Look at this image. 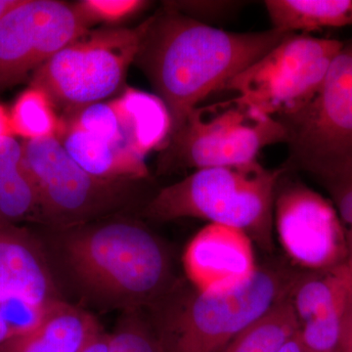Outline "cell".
Returning a JSON list of instances; mask_svg holds the SVG:
<instances>
[{"label":"cell","instance_id":"obj_5","mask_svg":"<svg viewBox=\"0 0 352 352\" xmlns=\"http://www.w3.org/2000/svg\"><path fill=\"white\" fill-rule=\"evenodd\" d=\"M286 127L243 97L197 107L161 150L159 170H204L256 161L267 146L287 143Z\"/></svg>","mask_w":352,"mask_h":352},{"label":"cell","instance_id":"obj_13","mask_svg":"<svg viewBox=\"0 0 352 352\" xmlns=\"http://www.w3.org/2000/svg\"><path fill=\"white\" fill-rule=\"evenodd\" d=\"M24 298L41 310L62 300L38 241L15 224L0 223V298Z\"/></svg>","mask_w":352,"mask_h":352},{"label":"cell","instance_id":"obj_10","mask_svg":"<svg viewBox=\"0 0 352 352\" xmlns=\"http://www.w3.org/2000/svg\"><path fill=\"white\" fill-rule=\"evenodd\" d=\"M274 226L284 251L302 270H328L346 264V233L332 201L289 179L287 170L277 184Z\"/></svg>","mask_w":352,"mask_h":352},{"label":"cell","instance_id":"obj_30","mask_svg":"<svg viewBox=\"0 0 352 352\" xmlns=\"http://www.w3.org/2000/svg\"><path fill=\"white\" fill-rule=\"evenodd\" d=\"M298 332L286 340L276 352H308L298 337Z\"/></svg>","mask_w":352,"mask_h":352},{"label":"cell","instance_id":"obj_12","mask_svg":"<svg viewBox=\"0 0 352 352\" xmlns=\"http://www.w3.org/2000/svg\"><path fill=\"white\" fill-rule=\"evenodd\" d=\"M183 266L198 292L233 288L258 268L251 238L239 229L215 223L208 224L192 238L183 254Z\"/></svg>","mask_w":352,"mask_h":352},{"label":"cell","instance_id":"obj_24","mask_svg":"<svg viewBox=\"0 0 352 352\" xmlns=\"http://www.w3.org/2000/svg\"><path fill=\"white\" fill-rule=\"evenodd\" d=\"M321 184L330 194L331 201L344 226L347 244L346 266L352 274V168Z\"/></svg>","mask_w":352,"mask_h":352},{"label":"cell","instance_id":"obj_28","mask_svg":"<svg viewBox=\"0 0 352 352\" xmlns=\"http://www.w3.org/2000/svg\"><path fill=\"white\" fill-rule=\"evenodd\" d=\"M82 352H109V335L99 331L90 340Z\"/></svg>","mask_w":352,"mask_h":352},{"label":"cell","instance_id":"obj_6","mask_svg":"<svg viewBox=\"0 0 352 352\" xmlns=\"http://www.w3.org/2000/svg\"><path fill=\"white\" fill-rule=\"evenodd\" d=\"M282 124L288 131L287 170L323 183L352 168V38L344 41L320 89Z\"/></svg>","mask_w":352,"mask_h":352},{"label":"cell","instance_id":"obj_23","mask_svg":"<svg viewBox=\"0 0 352 352\" xmlns=\"http://www.w3.org/2000/svg\"><path fill=\"white\" fill-rule=\"evenodd\" d=\"M142 0H82L75 4L76 10L88 25L96 23H117L142 10Z\"/></svg>","mask_w":352,"mask_h":352},{"label":"cell","instance_id":"obj_7","mask_svg":"<svg viewBox=\"0 0 352 352\" xmlns=\"http://www.w3.org/2000/svg\"><path fill=\"white\" fill-rule=\"evenodd\" d=\"M145 29L146 21L134 29L89 30L36 69L31 87L43 90L66 113L101 102L124 82Z\"/></svg>","mask_w":352,"mask_h":352},{"label":"cell","instance_id":"obj_22","mask_svg":"<svg viewBox=\"0 0 352 352\" xmlns=\"http://www.w3.org/2000/svg\"><path fill=\"white\" fill-rule=\"evenodd\" d=\"M142 310H129L120 317L109 335V352H166L157 327Z\"/></svg>","mask_w":352,"mask_h":352},{"label":"cell","instance_id":"obj_15","mask_svg":"<svg viewBox=\"0 0 352 352\" xmlns=\"http://www.w3.org/2000/svg\"><path fill=\"white\" fill-rule=\"evenodd\" d=\"M100 330L91 314L60 300L36 327L8 340L0 352H82Z\"/></svg>","mask_w":352,"mask_h":352},{"label":"cell","instance_id":"obj_32","mask_svg":"<svg viewBox=\"0 0 352 352\" xmlns=\"http://www.w3.org/2000/svg\"><path fill=\"white\" fill-rule=\"evenodd\" d=\"M20 0H0V20L14 7L19 4Z\"/></svg>","mask_w":352,"mask_h":352},{"label":"cell","instance_id":"obj_9","mask_svg":"<svg viewBox=\"0 0 352 352\" xmlns=\"http://www.w3.org/2000/svg\"><path fill=\"white\" fill-rule=\"evenodd\" d=\"M342 44L338 39L293 32L234 76L223 90L236 92L282 124L312 101Z\"/></svg>","mask_w":352,"mask_h":352},{"label":"cell","instance_id":"obj_11","mask_svg":"<svg viewBox=\"0 0 352 352\" xmlns=\"http://www.w3.org/2000/svg\"><path fill=\"white\" fill-rule=\"evenodd\" d=\"M89 31L75 4L20 0L0 20V89L24 80Z\"/></svg>","mask_w":352,"mask_h":352},{"label":"cell","instance_id":"obj_25","mask_svg":"<svg viewBox=\"0 0 352 352\" xmlns=\"http://www.w3.org/2000/svg\"><path fill=\"white\" fill-rule=\"evenodd\" d=\"M164 6L184 14L190 18L200 21L205 18H221L233 12L239 2L234 1H185L166 2Z\"/></svg>","mask_w":352,"mask_h":352},{"label":"cell","instance_id":"obj_1","mask_svg":"<svg viewBox=\"0 0 352 352\" xmlns=\"http://www.w3.org/2000/svg\"><path fill=\"white\" fill-rule=\"evenodd\" d=\"M291 34L273 28L226 32L164 6L146 20L134 62L166 104L173 134L208 95L223 90Z\"/></svg>","mask_w":352,"mask_h":352},{"label":"cell","instance_id":"obj_4","mask_svg":"<svg viewBox=\"0 0 352 352\" xmlns=\"http://www.w3.org/2000/svg\"><path fill=\"white\" fill-rule=\"evenodd\" d=\"M300 272L264 264L242 284L198 292L170 305L157 327L166 352H222L242 331L289 296Z\"/></svg>","mask_w":352,"mask_h":352},{"label":"cell","instance_id":"obj_14","mask_svg":"<svg viewBox=\"0 0 352 352\" xmlns=\"http://www.w3.org/2000/svg\"><path fill=\"white\" fill-rule=\"evenodd\" d=\"M351 298L352 274L346 264L300 272L289 294L300 326L333 335H342Z\"/></svg>","mask_w":352,"mask_h":352},{"label":"cell","instance_id":"obj_8","mask_svg":"<svg viewBox=\"0 0 352 352\" xmlns=\"http://www.w3.org/2000/svg\"><path fill=\"white\" fill-rule=\"evenodd\" d=\"M23 168L38 193L41 222L69 228L110 217L129 203L131 182L90 175L69 156L57 138L25 140Z\"/></svg>","mask_w":352,"mask_h":352},{"label":"cell","instance_id":"obj_17","mask_svg":"<svg viewBox=\"0 0 352 352\" xmlns=\"http://www.w3.org/2000/svg\"><path fill=\"white\" fill-rule=\"evenodd\" d=\"M112 104L124 143L144 157L162 150L170 138L173 124L166 104L156 94L127 88Z\"/></svg>","mask_w":352,"mask_h":352},{"label":"cell","instance_id":"obj_21","mask_svg":"<svg viewBox=\"0 0 352 352\" xmlns=\"http://www.w3.org/2000/svg\"><path fill=\"white\" fill-rule=\"evenodd\" d=\"M25 219L41 222V214L36 186L22 166L0 175V223Z\"/></svg>","mask_w":352,"mask_h":352},{"label":"cell","instance_id":"obj_16","mask_svg":"<svg viewBox=\"0 0 352 352\" xmlns=\"http://www.w3.org/2000/svg\"><path fill=\"white\" fill-rule=\"evenodd\" d=\"M57 138L90 175L112 182H135L149 176L144 157L60 120Z\"/></svg>","mask_w":352,"mask_h":352},{"label":"cell","instance_id":"obj_18","mask_svg":"<svg viewBox=\"0 0 352 352\" xmlns=\"http://www.w3.org/2000/svg\"><path fill=\"white\" fill-rule=\"evenodd\" d=\"M273 29L308 34L352 25V0H266Z\"/></svg>","mask_w":352,"mask_h":352},{"label":"cell","instance_id":"obj_19","mask_svg":"<svg viewBox=\"0 0 352 352\" xmlns=\"http://www.w3.org/2000/svg\"><path fill=\"white\" fill-rule=\"evenodd\" d=\"M300 328L289 296L242 331L222 352H276Z\"/></svg>","mask_w":352,"mask_h":352},{"label":"cell","instance_id":"obj_29","mask_svg":"<svg viewBox=\"0 0 352 352\" xmlns=\"http://www.w3.org/2000/svg\"><path fill=\"white\" fill-rule=\"evenodd\" d=\"M13 134L10 113L7 112L6 109L0 105V142L9 136H13Z\"/></svg>","mask_w":352,"mask_h":352},{"label":"cell","instance_id":"obj_3","mask_svg":"<svg viewBox=\"0 0 352 352\" xmlns=\"http://www.w3.org/2000/svg\"><path fill=\"white\" fill-rule=\"evenodd\" d=\"M285 170L284 166L268 170L258 160L195 170L160 190L148 203L146 214L159 221L194 217L234 227L271 252L275 194Z\"/></svg>","mask_w":352,"mask_h":352},{"label":"cell","instance_id":"obj_27","mask_svg":"<svg viewBox=\"0 0 352 352\" xmlns=\"http://www.w3.org/2000/svg\"><path fill=\"white\" fill-rule=\"evenodd\" d=\"M340 352H352V298L344 320Z\"/></svg>","mask_w":352,"mask_h":352},{"label":"cell","instance_id":"obj_31","mask_svg":"<svg viewBox=\"0 0 352 352\" xmlns=\"http://www.w3.org/2000/svg\"><path fill=\"white\" fill-rule=\"evenodd\" d=\"M13 338V333L11 332L10 328L7 325L6 322L0 315V349L6 344L8 340Z\"/></svg>","mask_w":352,"mask_h":352},{"label":"cell","instance_id":"obj_20","mask_svg":"<svg viewBox=\"0 0 352 352\" xmlns=\"http://www.w3.org/2000/svg\"><path fill=\"white\" fill-rule=\"evenodd\" d=\"M14 134L25 140L57 138L60 129L55 107L43 90L30 87L18 97L10 112Z\"/></svg>","mask_w":352,"mask_h":352},{"label":"cell","instance_id":"obj_26","mask_svg":"<svg viewBox=\"0 0 352 352\" xmlns=\"http://www.w3.org/2000/svg\"><path fill=\"white\" fill-rule=\"evenodd\" d=\"M23 144L14 136L0 142V175L22 166Z\"/></svg>","mask_w":352,"mask_h":352},{"label":"cell","instance_id":"obj_2","mask_svg":"<svg viewBox=\"0 0 352 352\" xmlns=\"http://www.w3.org/2000/svg\"><path fill=\"white\" fill-rule=\"evenodd\" d=\"M53 247L73 283L102 307H156L175 292L170 251L144 224L105 217L52 229Z\"/></svg>","mask_w":352,"mask_h":352}]
</instances>
